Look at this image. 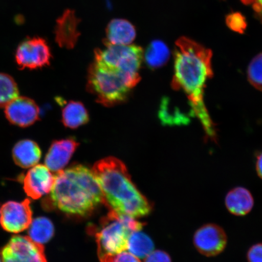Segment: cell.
I'll list each match as a JSON object with an SVG mask.
<instances>
[{
  "label": "cell",
  "mask_w": 262,
  "mask_h": 262,
  "mask_svg": "<svg viewBox=\"0 0 262 262\" xmlns=\"http://www.w3.org/2000/svg\"><path fill=\"white\" fill-rule=\"evenodd\" d=\"M228 237L224 229L214 224L202 226L195 232L193 244L199 253L206 257H214L227 247Z\"/></svg>",
  "instance_id": "cell-10"
},
{
  "label": "cell",
  "mask_w": 262,
  "mask_h": 262,
  "mask_svg": "<svg viewBox=\"0 0 262 262\" xmlns=\"http://www.w3.org/2000/svg\"><path fill=\"white\" fill-rule=\"evenodd\" d=\"M226 208L231 214L244 216L253 208L254 201L253 195L244 187H235L229 191L225 196Z\"/></svg>",
  "instance_id": "cell-14"
},
{
  "label": "cell",
  "mask_w": 262,
  "mask_h": 262,
  "mask_svg": "<svg viewBox=\"0 0 262 262\" xmlns=\"http://www.w3.org/2000/svg\"><path fill=\"white\" fill-rule=\"evenodd\" d=\"M0 262H2L1 258H0Z\"/></svg>",
  "instance_id": "cell-29"
},
{
  "label": "cell",
  "mask_w": 262,
  "mask_h": 262,
  "mask_svg": "<svg viewBox=\"0 0 262 262\" xmlns=\"http://www.w3.org/2000/svg\"><path fill=\"white\" fill-rule=\"evenodd\" d=\"M96 232L98 257L126 251L130 235L143 225L130 216L112 211L102 219Z\"/></svg>",
  "instance_id": "cell-5"
},
{
  "label": "cell",
  "mask_w": 262,
  "mask_h": 262,
  "mask_svg": "<svg viewBox=\"0 0 262 262\" xmlns=\"http://www.w3.org/2000/svg\"><path fill=\"white\" fill-rule=\"evenodd\" d=\"M248 79L255 89L262 92V52L257 55L249 64Z\"/></svg>",
  "instance_id": "cell-22"
},
{
  "label": "cell",
  "mask_w": 262,
  "mask_h": 262,
  "mask_svg": "<svg viewBox=\"0 0 262 262\" xmlns=\"http://www.w3.org/2000/svg\"><path fill=\"white\" fill-rule=\"evenodd\" d=\"M104 202L118 214L136 218L149 214L152 205L131 180L125 165L110 157L95 164L92 170Z\"/></svg>",
  "instance_id": "cell-2"
},
{
  "label": "cell",
  "mask_w": 262,
  "mask_h": 262,
  "mask_svg": "<svg viewBox=\"0 0 262 262\" xmlns=\"http://www.w3.org/2000/svg\"><path fill=\"white\" fill-rule=\"evenodd\" d=\"M13 159L16 165L22 168H29L40 161L41 151L40 147L34 141H19L12 149Z\"/></svg>",
  "instance_id": "cell-15"
},
{
  "label": "cell",
  "mask_w": 262,
  "mask_h": 262,
  "mask_svg": "<svg viewBox=\"0 0 262 262\" xmlns=\"http://www.w3.org/2000/svg\"><path fill=\"white\" fill-rule=\"evenodd\" d=\"M39 108L35 101L26 97H18L5 107V115L14 125L26 127L39 119Z\"/></svg>",
  "instance_id": "cell-12"
},
{
  "label": "cell",
  "mask_w": 262,
  "mask_h": 262,
  "mask_svg": "<svg viewBox=\"0 0 262 262\" xmlns=\"http://www.w3.org/2000/svg\"><path fill=\"white\" fill-rule=\"evenodd\" d=\"M226 24L231 30L243 34L247 28V22L245 16L239 12H234L227 15Z\"/></svg>",
  "instance_id": "cell-23"
},
{
  "label": "cell",
  "mask_w": 262,
  "mask_h": 262,
  "mask_svg": "<svg viewBox=\"0 0 262 262\" xmlns=\"http://www.w3.org/2000/svg\"><path fill=\"white\" fill-rule=\"evenodd\" d=\"M245 5H252L254 11L262 19V0H241Z\"/></svg>",
  "instance_id": "cell-27"
},
{
  "label": "cell",
  "mask_w": 262,
  "mask_h": 262,
  "mask_svg": "<svg viewBox=\"0 0 262 262\" xmlns=\"http://www.w3.org/2000/svg\"><path fill=\"white\" fill-rule=\"evenodd\" d=\"M89 121V113L84 104L79 101H70L62 110V122L69 128H77Z\"/></svg>",
  "instance_id": "cell-17"
},
{
  "label": "cell",
  "mask_w": 262,
  "mask_h": 262,
  "mask_svg": "<svg viewBox=\"0 0 262 262\" xmlns=\"http://www.w3.org/2000/svg\"><path fill=\"white\" fill-rule=\"evenodd\" d=\"M18 94L17 84L14 78L7 74L0 73V107H5Z\"/></svg>",
  "instance_id": "cell-21"
},
{
  "label": "cell",
  "mask_w": 262,
  "mask_h": 262,
  "mask_svg": "<svg viewBox=\"0 0 262 262\" xmlns=\"http://www.w3.org/2000/svg\"><path fill=\"white\" fill-rule=\"evenodd\" d=\"M79 144L74 138L54 141L45 157V165L52 172L63 170Z\"/></svg>",
  "instance_id": "cell-13"
},
{
  "label": "cell",
  "mask_w": 262,
  "mask_h": 262,
  "mask_svg": "<svg viewBox=\"0 0 262 262\" xmlns=\"http://www.w3.org/2000/svg\"><path fill=\"white\" fill-rule=\"evenodd\" d=\"M136 37V28L126 19H114L108 24L106 29V41L116 45H129Z\"/></svg>",
  "instance_id": "cell-16"
},
{
  "label": "cell",
  "mask_w": 262,
  "mask_h": 262,
  "mask_svg": "<svg viewBox=\"0 0 262 262\" xmlns=\"http://www.w3.org/2000/svg\"><path fill=\"white\" fill-rule=\"evenodd\" d=\"M155 249V245L148 235L137 231L130 235L127 250L137 258H146Z\"/></svg>",
  "instance_id": "cell-20"
},
{
  "label": "cell",
  "mask_w": 262,
  "mask_h": 262,
  "mask_svg": "<svg viewBox=\"0 0 262 262\" xmlns=\"http://www.w3.org/2000/svg\"><path fill=\"white\" fill-rule=\"evenodd\" d=\"M50 192L45 204L69 214L87 215L101 203L105 204L93 171L83 165L57 172Z\"/></svg>",
  "instance_id": "cell-3"
},
{
  "label": "cell",
  "mask_w": 262,
  "mask_h": 262,
  "mask_svg": "<svg viewBox=\"0 0 262 262\" xmlns=\"http://www.w3.org/2000/svg\"><path fill=\"white\" fill-rule=\"evenodd\" d=\"M95 52L94 61L124 73L139 74L143 60V49L136 45H116L104 42Z\"/></svg>",
  "instance_id": "cell-6"
},
{
  "label": "cell",
  "mask_w": 262,
  "mask_h": 262,
  "mask_svg": "<svg viewBox=\"0 0 262 262\" xmlns=\"http://www.w3.org/2000/svg\"><path fill=\"white\" fill-rule=\"evenodd\" d=\"M174 73L172 89L185 92L196 117H199L209 138L215 139L214 124L204 101L206 81L213 77L212 52L201 44L186 37L176 42Z\"/></svg>",
  "instance_id": "cell-1"
},
{
  "label": "cell",
  "mask_w": 262,
  "mask_h": 262,
  "mask_svg": "<svg viewBox=\"0 0 262 262\" xmlns=\"http://www.w3.org/2000/svg\"><path fill=\"white\" fill-rule=\"evenodd\" d=\"M55 176L46 165H36L29 170L24 179L26 194L37 200L50 192L53 187Z\"/></svg>",
  "instance_id": "cell-11"
},
{
  "label": "cell",
  "mask_w": 262,
  "mask_h": 262,
  "mask_svg": "<svg viewBox=\"0 0 262 262\" xmlns=\"http://www.w3.org/2000/svg\"><path fill=\"white\" fill-rule=\"evenodd\" d=\"M140 80L139 74L124 73L94 61L88 69L87 89L98 103L112 107L125 102Z\"/></svg>",
  "instance_id": "cell-4"
},
{
  "label": "cell",
  "mask_w": 262,
  "mask_h": 262,
  "mask_svg": "<svg viewBox=\"0 0 262 262\" xmlns=\"http://www.w3.org/2000/svg\"><path fill=\"white\" fill-rule=\"evenodd\" d=\"M247 257L248 262H262V243L252 246L248 251Z\"/></svg>",
  "instance_id": "cell-25"
},
{
  "label": "cell",
  "mask_w": 262,
  "mask_h": 262,
  "mask_svg": "<svg viewBox=\"0 0 262 262\" xmlns=\"http://www.w3.org/2000/svg\"><path fill=\"white\" fill-rule=\"evenodd\" d=\"M29 228V237L36 243L41 245L47 243L54 234V225L47 217L35 219Z\"/></svg>",
  "instance_id": "cell-19"
},
{
  "label": "cell",
  "mask_w": 262,
  "mask_h": 262,
  "mask_svg": "<svg viewBox=\"0 0 262 262\" xmlns=\"http://www.w3.org/2000/svg\"><path fill=\"white\" fill-rule=\"evenodd\" d=\"M51 53L47 42L41 38H29L16 49L15 60L21 69L41 68L50 64Z\"/></svg>",
  "instance_id": "cell-8"
},
{
  "label": "cell",
  "mask_w": 262,
  "mask_h": 262,
  "mask_svg": "<svg viewBox=\"0 0 262 262\" xmlns=\"http://www.w3.org/2000/svg\"><path fill=\"white\" fill-rule=\"evenodd\" d=\"M145 262H172L170 255L165 251H152L146 257Z\"/></svg>",
  "instance_id": "cell-26"
},
{
  "label": "cell",
  "mask_w": 262,
  "mask_h": 262,
  "mask_svg": "<svg viewBox=\"0 0 262 262\" xmlns=\"http://www.w3.org/2000/svg\"><path fill=\"white\" fill-rule=\"evenodd\" d=\"M170 51L165 42L161 40H154L147 47L143 55L146 63L151 70L163 67L168 61Z\"/></svg>",
  "instance_id": "cell-18"
},
{
  "label": "cell",
  "mask_w": 262,
  "mask_h": 262,
  "mask_svg": "<svg viewBox=\"0 0 262 262\" xmlns=\"http://www.w3.org/2000/svg\"><path fill=\"white\" fill-rule=\"evenodd\" d=\"M2 262H48L42 245L28 236L14 235L1 250Z\"/></svg>",
  "instance_id": "cell-7"
},
{
  "label": "cell",
  "mask_w": 262,
  "mask_h": 262,
  "mask_svg": "<svg viewBox=\"0 0 262 262\" xmlns=\"http://www.w3.org/2000/svg\"><path fill=\"white\" fill-rule=\"evenodd\" d=\"M32 222L30 200L20 202L9 201L0 208V224L6 231L19 233L29 228Z\"/></svg>",
  "instance_id": "cell-9"
},
{
  "label": "cell",
  "mask_w": 262,
  "mask_h": 262,
  "mask_svg": "<svg viewBox=\"0 0 262 262\" xmlns=\"http://www.w3.org/2000/svg\"><path fill=\"white\" fill-rule=\"evenodd\" d=\"M255 169H256L257 175L262 180V152L257 157Z\"/></svg>",
  "instance_id": "cell-28"
},
{
  "label": "cell",
  "mask_w": 262,
  "mask_h": 262,
  "mask_svg": "<svg viewBox=\"0 0 262 262\" xmlns=\"http://www.w3.org/2000/svg\"><path fill=\"white\" fill-rule=\"evenodd\" d=\"M99 258L100 262H141L139 258L126 251L103 255Z\"/></svg>",
  "instance_id": "cell-24"
}]
</instances>
